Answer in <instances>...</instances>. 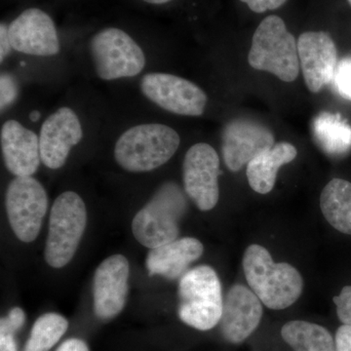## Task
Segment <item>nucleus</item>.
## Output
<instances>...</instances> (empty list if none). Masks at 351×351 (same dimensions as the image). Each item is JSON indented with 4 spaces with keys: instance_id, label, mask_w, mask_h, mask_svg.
Instances as JSON below:
<instances>
[{
    "instance_id": "30",
    "label": "nucleus",
    "mask_w": 351,
    "mask_h": 351,
    "mask_svg": "<svg viewBox=\"0 0 351 351\" xmlns=\"http://www.w3.org/2000/svg\"><path fill=\"white\" fill-rule=\"evenodd\" d=\"M11 49L10 38H9L8 25L1 23L0 24V62L3 63L4 59L8 56Z\"/></svg>"
},
{
    "instance_id": "9",
    "label": "nucleus",
    "mask_w": 351,
    "mask_h": 351,
    "mask_svg": "<svg viewBox=\"0 0 351 351\" xmlns=\"http://www.w3.org/2000/svg\"><path fill=\"white\" fill-rule=\"evenodd\" d=\"M141 90L145 98L175 114L200 117L207 105V95L199 86L170 73H147L141 80Z\"/></svg>"
},
{
    "instance_id": "33",
    "label": "nucleus",
    "mask_w": 351,
    "mask_h": 351,
    "mask_svg": "<svg viewBox=\"0 0 351 351\" xmlns=\"http://www.w3.org/2000/svg\"><path fill=\"white\" fill-rule=\"evenodd\" d=\"M143 1L149 4H156V5H161V4L168 3V2L172 1V0H143Z\"/></svg>"
},
{
    "instance_id": "34",
    "label": "nucleus",
    "mask_w": 351,
    "mask_h": 351,
    "mask_svg": "<svg viewBox=\"0 0 351 351\" xmlns=\"http://www.w3.org/2000/svg\"><path fill=\"white\" fill-rule=\"evenodd\" d=\"M348 3H350V6H351V0H348Z\"/></svg>"
},
{
    "instance_id": "2",
    "label": "nucleus",
    "mask_w": 351,
    "mask_h": 351,
    "mask_svg": "<svg viewBox=\"0 0 351 351\" xmlns=\"http://www.w3.org/2000/svg\"><path fill=\"white\" fill-rule=\"evenodd\" d=\"M180 143L178 132L165 124H138L120 136L114 158L128 172H151L174 156Z\"/></svg>"
},
{
    "instance_id": "3",
    "label": "nucleus",
    "mask_w": 351,
    "mask_h": 351,
    "mask_svg": "<svg viewBox=\"0 0 351 351\" xmlns=\"http://www.w3.org/2000/svg\"><path fill=\"white\" fill-rule=\"evenodd\" d=\"M186 209L188 200L182 189L175 182H165L136 214L132 221L134 237L149 249L175 241Z\"/></svg>"
},
{
    "instance_id": "5",
    "label": "nucleus",
    "mask_w": 351,
    "mask_h": 351,
    "mask_svg": "<svg viewBox=\"0 0 351 351\" xmlns=\"http://www.w3.org/2000/svg\"><path fill=\"white\" fill-rule=\"evenodd\" d=\"M180 319L189 326L208 331L218 325L223 300L218 274L209 265L189 269L179 283Z\"/></svg>"
},
{
    "instance_id": "16",
    "label": "nucleus",
    "mask_w": 351,
    "mask_h": 351,
    "mask_svg": "<svg viewBox=\"0 0 351 351\" xmlns=\"http://www.w3.org/2000/svg\"><path fill=\"white\" fill-rule=\"evenodd\" d=\"M262 302L242 284H235L223 300L219 320L221 334L232 343H241L257 329L263 316Z\"/></svg>"
},
{
    "instance_id": "19",
    "label": "nucleus",
    "mask_w": 351,
    "mask_h": 351,
    "mask_svg": "<svg viewBox=\"0 0 351 351\" xmlns=\"http://www.w3.org/2000/svg\"><path fill=\"white\" fill-rule=\"evenodd\" d=\"M297 156V149L287 142L278 143L258 154L247 165L246 176L252 189L260 195L270 193L281 166L290 163Z\"/></svg>"
},
{
    "instance_id": "1",
    "label": "nucleus",
    "mask_w": 351,
    "mask_h": 351,
    "mask_svg": "<svg viewBox=\"0 0 351 351\" xmlns=\"http://www.w3.org/2000/svg\"><path fill=\"white\" fill-rule=\"evenodd\" d=\"M243 269L251 290L270 309L287 308L301 297V274L289 263H274L269 252L260 245H250L246 249Z\"/></svg>"
},
{
    "instance_id": "21",
    "label": "nucleus",
    "mask_w": 351,
    "mask_h": 351,
    "mask_svg": "<svg viewBox=\"0 0 351 351\" xmlns=\"http://www.w3.org/2000/svg\"><path fill=\"white\" fill-rule=\"evenodd\" d=\"M316 143L330 156H343L351 149V125L339 114L321 112L313 120Z\"/></svg>"
},
{
    "instance_id": "31",
    "label": "nucleus",
    "mask_w": 351,
    "mask_h": 351,
    "mask_svg": "<svg viewBox=\"0 0 351 351\" xmlns=\"http://www.w3.org/2000/svg\"><path fill=\"white\" fill-rule=\"evenodd\" d=\"M56 351H89V348L82 339H69L64 341Z\"/></svg>"
},
{
    "instance_id": "13",
    "label": "nucleus",
    "mask_w": 351,
    "mask_h": 351,
    "mask_svg": "<svg viewBox=\"0 0 351 351\" xmlns=\"http://www.w3.org/2000/svg\"><path fill=\"white\" fill-rule=\"evenodd\" d=\"M83 138L82 122L71 108H59L46 119L40 128L41 162L56 170L66 162L71 149Z\"/></svg>"
},
{
    "instance_id": "14",
    "label": "nucleus",
    "mask_w": 351,
    "mask_h": 351,
    "mask_svg": "<svg viewBox=\"0 0 351 351\" xmlns=\"http://www.w3.org/2000/svg\"><path fill=\"white\" fill-rule=\"evenodd\" d=\"M300 68L307 89L318 93L330 84L338 64V50L329 34L306 32L298 40Z\"/></svg>"
},
{
    "instance_id": "8",
    "label": "nucleus",
    "mask_w": 351,
    "mask_h": 351,
    "mask_svg": "<svg viewBox=\"0 0 351 351\" xmlns=\"http://www.w3.org/2000/svg\"><path fill=\"white\" fill-rule=\"evenodd\" d=\"M5 206L16 237L25 243L36 240L48 208L43 184L32 177H16L7 189Z\"/></svg>"
},
{
    "instance_id": "20",
    "label": "nucleus",
    "mask_w": 351,
    "mask_h": 351,
    "mask_svg": "<svg viewBox=\"0 0 351 351\" xmlns=\"http://www.w3.org/2000/svg\"><path fill=\"white\" fill-rule=\"evenodd\" d=\"M320 208L335 230L351 235V182L338 178L328 182L321 193Z\"/></svg>"
},
{
    "instance_id": "12",
    "label": "nucleus",
    "mask_w": 351,
    "mask_h": 351,
    "mask_svg": "<svg viewBox=\"0 0 351 351\" xmlns=\"http://www.w3.org/2000/svg\"><path fill=\"white\" fill-rule=\"evenodd\" d=\"M11 46L29 56L52 57L61 50L56 25L47 13L29 8L8 25Z\"/></svg>"
},
{
    "instance_id": "29",
    "label": "nucleus",
    "mask_w": 351,
    "mask_h": 351,
    "mask_svg": "<svg viewBox=\"0 0 351 351\" xmlns=\"http://www.w3.org/2000/svg\"><path fill=\"white\" fill-rule=\"evenodd\" d=\"M335 351H351V326L343 324L335 338Z\"/></svg>"
},
{
    "instance_id": "26",
    "label": "nucleus",
    "mask_w": 351,
    "mask_h": 351,
    "mask_svg": "<svg viewBox=\"0 0 351 351\" xmlns=\"http://www.w3.org/2000/svg\"><path fill=\"white\" fill-rule=\"evenodd\" d=\"M19 96V85L12 75L2 73L0 76V108L1 112L10 107Z\"/></svg>"
},
{
    "instance_id": "24",
    "label": "nucleus",
    "mask_w": 351,
    "mask_h": 351,
    "mask_svg": "<svg viewBox=\"0 0 351 351\" xmlns=\"http://www.w3.org/2000/svg\"><path fill=\"white\" fill-rule=\"evenodd\" d=\"M25 314L20 307H14L6 317L0 321V351H17L16 332L25 324Z\"/></svg>"
},
{
    "instance_id": "32",
    "label": "nucleus",
    "mask_w": 351,
    "mask_h": 351,
    "mask_svg": "<svg viewBox=\"0 0 351 351\" xmlns=\"http://www.w3.org/2000/svg\"><path fill=\"white\" fill-rule=\"evenodd\" d=\"M40 112H38V110H34V112L29 113V119H31V121L32 122L38 121V120L40 119Z\"/></svg>"
},
{
    "instance_id": "7",
    "label": "nucleus",
    "mask_w": 351,
    "mask_h": 351,
    "mask_svg": "<svg viewBox=\"0 0 351 351\" xmlns=\"http://www.w3.org/2000/svg\"><path fill=\"white\" fill-rule=\"evenodd\" d=\"M90 53L95 71L106 82L133 77L145 69V53L127 32L107 27L90 39Z\"/></svg>"
},
{
    "instance_id": "22",
    "label": "nucleus",
    "mask_w": 351,
    "mask_h": 351,
    "mask_svg": "<svg viewBox=\"0 0 351 351\" xmlns=\"http://www.w3.org/2000/svg\"><path fill=\"white\" fill-rule=\"evenodd\" d=\"M281 336L294 351H335V341L326 328L306 321L286 323Z\"/></svg>"
},
{
    "instance_id": "6",
    "label": "nucleus",
    "mask_w": 351,
    "mask_h": 351,
    "mask_svg": "<svg viewBox=\"0 0 351 351\" xmlns=\"http://www.w3.org/2000/svg\"><path fill=\"white\" fill-rule=\"evenodd\" d=\"M86 223V206L77 193L66 191L58 196L51 209L49 232L44 252L51 267L61 269L71 262Z\"/></svg>"
},
{
    "instance_id": "4",
    "label": "nucleus",
    "mask_w": 351,
    "mask_h": 351,
    "mask_svg": "<svg viewBox=\"0 0 351 351\" xmlns=\"http://www.w3.org/2000/svg\"><path fill=\"white\" fill-rule=\"evenodd\" d=\"M248 63L256 71H267L284 82H293L300 73L298 43L285 23L276 15L258 25L249 51Z\"/></svg>"
},
{
    "instance_id": "10",
    "label": "nucleus",
    "mask_w": 351,
    "mask_h": 351,
    "mask_svg": "<svg viewBox=\"0 0 351 351\" xmlns=\"http://www.w3.org/2000/svg\"><path fill=\"white\" fill-rule=\"evenodd\" d=\"M219 157L211 145L199 143L189 147L182 164L184 191L201 211H210L219 197Z\"/></svg>"
},
{
    "instance_id": "15",
    "label": "nucleus",
    "mask_w": 351,
    "mask_h": 351,
    "mask_svg": "<svg viewBox=\"0 0 351 351\" xmlns=\"http://www.w3.org/2000/svg\"><path fill=\"white\" fill-rule=\"evenodd\" d=\"M130 267L122 255L106 258L95 272L94 311L97 317L110 320L119 315L127 302Z\"/></svg>"
},
{
    "instance_id": "25",
    "label": "nucleus",
    "mask_w": 351,
    "mask_h": 351,
    "mask_svg": "<svg viewBox=\"0 0 351 351\" xmlns=\"http://www.w3.org/2000/svg\"><path fill=\"white\" fill-rule=\"evenodd\" d=\"M331 83L339 96L351 101V56L339 60Z\"/></svg>"
},
{
    "instance_id": "23",
    "label": "nucleus",
    "mask_w": 351,
    "mask_h": 351,
    "mask_svg": "<svg viewBox=\"0 0 351 351\" xmlns=\"http://www.w3.org/2000/svg\"><path fill=\"white\" fill-rule=\"evenodd\" d=\"M68 328V320L64 316L57 313L43 314L34 323L23 351H49Z\"/></svg>"
},
{
    "instance_id": "27",
    "label": "nucleus",
    "mask_w": 351,
    "mask_h": 351,
    "mask_svg": "<svg viewBox=\"0 0 351 351\" xmlns=\"http://www.w3.org/2000/svg\"><path fill=\"white\" fill-rule=\"evenodd\" d=\"M337 306V314L343 324L351 326V286L341 289V294L332 299Z\"/></svg>"
},
{
    "instance_id": "28",
    "label": "nucleus",
    "mask_w": 351,
    "mask_h": 351,
    "mask_svg": "<svg viewBox=\"0 0 351 351\" xmlns=\"http://www.w3.org/2000/svg\"><path fill=\"white\" fill-rule=\"evenodd\" d=\"M248 5L253 12L265 13L267 10H276L287 0H240Z\"/></svg>"
},
{
    "instance_id": "11",
    "label": "nucleus",
    "mask_w": 351,
    "mask_h": 351,
    "mask_svg": "<svg viewBox=\"0 0 351 351\" xmlns=\"http://www.w3.org/2000/svg\"><path fill=\"white\" fill-rule=\"evenodd\" d=\"M274 135L267 126L249 119H233L221 134V154L226 167L239 172L256 156L274 145Z\"/></svg>"
},
{
    "instance_id": "18",
    "label": "nucleus",
    "mask_w": 351,
    "mask_h": 351,
    "mask_svg": "<svg viewBox=\"0 0 351 351\" xmlns=\"http://www.w3.org/2000/svg\"><path fill=\"white\" fill-rule=\"evenodd\" d=\"M204 247L198 239L184 237L176 239L147 254L145 267L149 276H160L170 280L181 278L189 265L202 256Z\"/></svg>"
},
{
    "instance_id": "17",
    "label": "nucleus",
    "mask_w": 351,
    "mask_h": 351,
    "mask_svg": "<svg viewBox=\"0 0 351 351\" xmlns=\"http://www.w3.org/2000/svg\"><path fill=\"white\" fill-rule=\"evenodd\" d=\"M7 169L16 177H32L41 162L39 137L17 120H7L0 133Z\"/></svg>"
}]
</instances>
